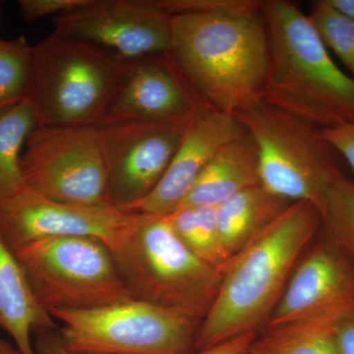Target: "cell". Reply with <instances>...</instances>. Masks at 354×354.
Masks as SVG:
<instances>
[{
  "label": "cell",
  "mask_w": 354,
  "mask_h": 354,
  "mask_svg": "<svg viewBox=\"0 0 354 354\" xmlns=\"http://www.w3.org/2000/svg\"><path fill=\"white\" fill-rule=\"evenodd\" d=\"M57 327L35 297L19 261L0 237V328L21 354H38L32 335Z\"/></svg>",
  "instance_id": "e0dca14e"
},
{
  "label": "cell",
  "mask_w": 354,
  "mask_h": 354,
  "mask_svg": "<svg viewBox=\"0 0 354 354\" xmlns=\"http://www.w3.org/2000/svg\"><path fill=\"white\" fill-rule=\"evenodd\" d=\"M81 39L53 31L32 46L24 101L39 127H94L127 66Z\"/></svg>",
  "instance_id": "5b68a950"
},
{
  "label": "cell",
  "mask_w": 354,
  "mask_h": 354,
  "mask_svg": "<svg viewBox=\"0 0 354 354\" xmlns=\"http://www.w3.org/2000/svg\"><path fill=\"white\" fill-rule=\"evenodd\" d=\"M113 253L133 299L202 322L220 290L221 272L181 243L165 216L134 213Z\"/></svg>",
  "instance_id": "277c9868"
},
{
  "label": "cell",
  "mask_w": 354,
  "mask_h": 354,
  "mask_svg": "<svg viewBox=\"0 0 354 354\" xmlns=\"http://www.w3.org/2000/svg\"><path fill=\"white\" fill-rule=\"evenodd\" d=\"M269 44L263 102L327 130L354 120V81L330 57L308 14L288 0L261 2Z\"/></svg>",
  "instance_id": "3957f363"
},
{
  "label": "cell",
  "mask_w": 354,
  "mask_h": 354,
  "mask_svg": "<svg viewBox=\"0 0 354 354\" xmlns=\"http://www.w3.org/2000/svg\"><path fill=\"white\" fill-rule=\"evenodd\" d=\"M235 115L255 140L266 189L322 214L328 188L344 174V160L323 130L264 102Z\"/></svg>",
  "instance_id": "8992f818"
},
{
  "label": "cell",
  "mask_w": 354,
  "mask_h": 354,
  "mask_svg": "<svg viewBox=\"0 0 354 354\" xmlns=\"http://www.w3.org/2000/svg\"><path fill=\"white\" fill-rule=\"evenodd\" d=\"M354 312V260L317 235L291 274L263 330L306 324L334 329Z\"/></svg>",
  "instance_id": "30bf717a"
},
{
  "label": "cell",
  "mask_w": 354,
  "mask_h": 354,
  "mask_svg": "<svg viewBox=\"0 0 354 354\" xmlns=\"http://www.w3.org/2000/svg\"><path fill=\"white\" fill-rule=\"evenodd\" d=\"M21 169L26 187L46 199L111 206L97 127H39L26 143Z\"/></svg>",
  "instance_id": "9c48e42d"
},
{
  "label": "cell",
  "mask_w": 354,
  "mask_h": 354,
  "mask_svg": "<svg viewBox=\"0 0 354 354\" xmlns=\"http://www.w3.org/2000/svg\"><path fill=\"white\" fill-rule=\"evenodd\" d=\"M169 15L189 13H239L258 10L259 0H157Z\"/></svg>",
  "instance_id": "d4e9b609"
},
{
  "label": "cell",
  "mask_w": 354,
  "mask_h": 354,
  "mask_svg": "<svg viewBox=\"0 0 354 354\" xmlns=\"http://www.w3.org/2000/svg\"><path fill=\"white\" fill-rule=\"evenodd\" d=\"M165 216L174 234L191 253L223 272L232 258L218 234L216 207H184Z\"/></svg>",
  "instance_id": "ffe728a7"
},
{
  "label": "cell",
  "mask_w": 354,
  "mask_h": 354,
  "mask_svg": "<svg viewBox=\"0 0 354 354\" xmlns=\"http://www.w3.org/2000/svg\"><path fill=\"white\" fill-rule=\"evenodd\" d=\"M292 203L260 184L216 207L218 234L230 258L278 220Z\"/></svg>",
  "instance_id": "ac0fdd59"
},
{
  "label": "cell",
  "mask_w": 354,
  "mask_h": 354,
  "mask_svg": "<svg viewBox=\"0 0 354 354\" xmlns=\"http://www.w3.org/2000/svg\"><path fill=\"white\" fill-rule=\"evenodd\" d=\"M135 214L113 206H81L46 199L25 187L0 202V237L15 252L51 237H88L113 251L131 227Z\"/></svg>",
  "instance_id": "7c38bea8"
},
{
  "label": "cell",
  "mask_w": 354,
  "mask_h": 354,
  "mask_svg": "<svg viewBox=\"0 0 354 354\" xmlns=\"http://www.w3.org/2000/svg\"><path fill=\"white\" fill-rule=\"evenodd\" d=\"M320 211L297 201L221 272L220 290L196 335L195 351L264 328L321 227Z\"/></svg>",
  "instance_id": "7a4b0ae2"
},
{
  "label": "cell",
  "mask_w": 354,
  "mask_h": 354,
  "mask_svg": "<svg viewBox=\"0 0 354 354\" xmlns=\"http://www.w3.org/2000/svg\"><path fill=\"white\" fill-rule=\"evenodd\" d=\"M46 312L88 310L133 299L106 244L88 237H51L13 252Z\"/></svg>",
  "instance_id": "52a82bcc"
},
{
  "label": "cell",
  "mask_w": 354,
  "mask_h": 354,
  "mask_svg": "<svg viewBox=\"0 0 354 354\" xmlns=\"http://www.w3.org/2000/svg\"><path fill=\"white\" fill-rule=\"evenodd\" d=\"M38 120L26 101L0 109V202L24 189L21 157Z\"/></svg>",
  "instance_id": "d6986e66"
},
{
  "label": "cell",
  "mask_w": 354,
  "mask_h": 354,
  "mask_svg": "<svg viewBox=\"0 0 354 354\" xmlns=\"http://www.w3.org/2000/svg\"><path fill=\"white\" fill-rule=\"evenodd\" d=\"M0 354H21L15 344L6 339H0Z\"/></svg>",
  "instance_id": "1f68e13d"
},
{
  "label": "cell",
  "mask_w": 354,
  "mask_h": 354,
  "mask_svg": "<svg viewBox=\"0 0 354 354\" xmlns=\"http://www.w3.org/2000/svg\"><path fill=\"white\" fill-rule=\"evenodd\" d=\"M75 354H192L201 322L130 299L88 310H51Z\"/></svg>",
  "instance_id": "ba28073f"
},
{
  "label": "cell",
  "mask_w": 354,
  "mask_h": 354,
  "mask_svg": "<svg viewBox=\"0 0 354 354\" xmlns=\"http://www.w3.org/2000/svg\"><path fill=\"white\" fill-rule=\"evenodd\" d=\"M165 55L205 111L236 114L264 100L269 44L261 7L171 16Z\"/></svg>",
  "instance_id": "6da1fadb"
},
{
  "label": "cell",
  "mask_w": 354,
  "mask_h": 354,
  "mask_svg": "<svg viewBox=\"0 0 354 354\" xmlns=\"http://www.w3.org/2000/svg\"><path fill=\"white\" fill-rule=\"evenodd\" d=\"M88 0H20L21 15L28 22L53 16V18L86 6Z\"/></svg>",
  "instance_id": "484cf974"
},
{
  "label": "cell",
  "mask_w": 354,
  "mask_h": 354,
  "mask_svg": "<svg viewBox=\"0 0 354 354\" xmlns=\"http://www.w3.org/2000/svg\"><path fill=\"white\" fill-rule=\"evenodd\" d=\"M0 3H1V2H0ZM0 6H1V4H0Z\"/></svg>",
  "instance_id": "d6a6232c"
},
{
  "label": "cell",
  "mask_w": 354,
  "mask_h": 354,
  "mask_svg": "<svg viewBox=\"0 0 354 354\" xmlns=\"http://www.w3.org/2000/svg\"><path fill=\"white\" fill-rule=\"evenodd\" d=\"M319 234L341 246L354 260V180L346 174L334 179L324 203Z\"/></svg>",
  "instance_id": "7402d4cb"
},
{
  "label": "cell",
  "mask_w": 354,
  "mask_h": 354,
  "mask_svg": "<svg viewBox=\"0 0 354 354\" xmlns=\"http://www.w3.org/2000/svg\"><path fill=\"white\" fill-rule=\"evenodd\" d=\"M258 333L256 332L249 333L230 341L223 342L213 348L195 351L192 354H245L251 342L255 339Z\"/></svg>",
  "instance_id": "f1b7e54d"
},
{
  "label": "cell",
  "mask_w": 354,
  "mask_h": 354,
  "mask_svg": "<svg viewBox=\"0 0 354 354\" xmlns=\"http://www.w3.org/2000/svg\"><path fill=\"white\" fill-rule=\"evenodd\" d=\"M53 330H46L36 334L34 346L38 354H75L71 353L65 346L59 333H53Z\"/></svg>",
  "instance_id": "f546056e"
},
{
  "label": "cell",
  "mask_w": 354,
  "mask_h": 354,
  "mask_svg": "<svg viewBox=\"0 0 354 354\" xmlns=\"http://www.w3.org/2000/svg\"><path fill=\"white\" fill-rule=\"evenodd\" d=\"M308 16L323 43L341 59L354 81V22L333 10L325 0L313 2Z\"/></svg>",
  "instance_id": "cb8c5ba5"
},
{
  "label": "cell",
  "mask_w": 354,
  "mask_h": 354,
  "mask_svg": "<svg viewBox=\"0 0 354 354\" xmlns=\"http://www.w3.org/2000/svg\"><path fill=\"white\" fill-rule=\"evenodd\" d=\"M333 330L298 324L263 330L251 342L245 354H339Z\"/></svg>",
  "instance_id": "44dd1931"
},
{
  "label": "cell",
  "mask_w": 354,
  "mask_h": 354,
  "mask_svg": "<svg viewBox=\"0 0 354 354\" xmlns=\"http://www.w3.org/2000/svg\"><path fill=\"white\" fill-rule=\"evenodd\" d=\"M32 46L24 36L10 41L0 38V109L24 101Z\"/></svg>",
  "instance_id": "603a6c76"
},
{
  "label": "cell",
  "mask_w": 354,
  "mask_h": 354,
  "mask_svg": "<svg viewBox=\"0 0 354 354\" xmlns=\"http://www.w3.org/2000/svg\"><path fill=\"white\" fill-rule=\"evenodd\" d=\"M323 134L354 172V120L342 127L323 130Z\"/></svg>",
  "instance_id": "4316f807"
},
{
  "label": "cell",
  "mask_w": 354,
  "mask_h": 354,
  "mask_svg": "<svg viewBox=\"0 0 354 354\" xmlns=\"http://www.w3.org/2000/svg\"><path fill=\"white\" fill-rule=\"evenodd\" d=\"M333 339L339 354H354V312L335 325Z\"/></svg>",
  "instance_id": "83f0119b"
},
{
  "label": "cell",
  "mask_w": 354,
  "mask_h": 354,
  "mask_svg": "<svg viewBox=\"0 0 354 354\" xmlns=\"http://www.w3.org/2000/svg\"><path fill=\"white\" fill-rule=\"evenodd\" d=\"M246 132L235 114L205 111L186 130L164 176L128 213L167 216L181 206L205 167L221 149Z\"/></svg>",
  "instance_id": "9a60e30c"
},
{
  "label": "cell",
  "mask_w": 354,
  "mask_h": 354,
  "mask_svg": "<svg viewBox=\"0 0 354 354\" xmlns=\"http://www.w3.org/2000/svg\"><path fill=\"white\" fill-rule=\"evenodd\" d=\"M260 184L259 153L255 140L246 130L216 153L178 209L218 207L241 191Z\"/></svg>",
  "instance_id": "2e32d148"
},
{
  "label": "cell",
  "mask_w": 354,
  "mask_h": 354,
  "mask_svg": "<svg viewBox=\"0 0 354 354\" xmlns=\"http://www.w3.org/2000/svg\"><path fill=\"white\" fill-rule=\"evenodd\" d=\"M325 2L342 17L354 22V0H325Z\"/></svg>",
  "instance_id": "4dcf8cb0"
},
{
  "label": "cell",
  "mask_w": 354,
  "mask_h": 354,
  "mask_svg": "<svg viewBox=\"0 0 354 354\" xmlns=\"http://www.w3.org/2000/svg\"><path fill=\"white\" fill-rule=\"evenodd\" d=\"M111 206L127 212L160 183L188 127L125 122L97 127Z\"/></svg>",
  "instance_id": "4fadbf2b"
},
{
  "label": "cell",
  "mask_w": 354,
  "mask_h": 354,
  "mask_svg": "<svg viewBox=\"0 0 354 354\" xmlns=\"http://www.w3.org/2000/svg\"><path fill=\"white\" fill-rule=\"evenodd\" d=\"M55 31L101 48L123 62L165 55L171 16L157 0H88L53 18Z\"/></svg>",
  "instance_id": "8fae6325"
},
{
  "label": "cell",
  "mask_w": 354,
  "mask_h": 354,
  "mask_svg": "<svg viewBox=\"0 0 354 354\" xmlns=\"http://www.w3.org/2000/svg\"><path fill=\"white\" fill-rule=\"evenodd\" d=\"M205 111L167 55H158L127 62L95 127L125 122L189 127Z\"/></svg>",
  "instance_id": "5bb4252c"
}]
</instances>
